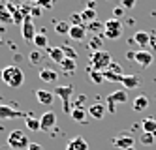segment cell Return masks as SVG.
I'll return each mask as SVG.
<instances>
[{
  "label": "cell",
  "instance_id": "1",
  "mask_svg": "<svg viewBox=\"0 0 156 150\" xmlns=\"http://www.w3.org/2000/svg\"><path fill=\"white\" fill-rule=\"evenodd\" d=\"M2 81L12 88H19L25 83V73L17 66H6L2 70Z\"/></svg>",
  "mask_w": 156,
  "mask_h": 150
},
{
  "label": "cell",
  "instance_id": "2",
  "mask_svg": "<svg viewBox=\"0 0 156 150\" xmlns=\"http://www.w3.org/2000/svg\"><path fill=\"white\" fill-rule=\"evenodd\" d=\"M113 58H111V54L104 49L100 51H94L90 54V70H96V72H105L107 68L111 66Z\"/></svg>",
  "mask_w": 156,
  "mask_h": 150
},
{
  "label": "cell",
  "instance_id": "3",
  "mask_svg": "<svg viewBox=\"0 0 156 150\" xmlns=\"http://www.w3.org/2000/svg\"><path fill=\"white\" fill-rule=\"evenodd\" d=\"M28 145H30L28 135H27L23 130H13V131H9V135H8V146H9V148H13V150H27Z\"/></svg>",
  "mask_w": 156,
  "mask_h": 150
},
{
  "label": "cell",
  "instance_id": "4",
  "mask_svg": "<svg viewBox=\"0 0 156 150\" xmlns=\"http://www.w3.org/2000/svg\"><path fill=\"white\" fill-rule=\"evenodd\" d=\"M126 101H128V92H126V90H115L113 94H109L107 99H105L107 111H109V113H115V111H117L115 105H119V103H126Z\"/></svg>",
  "mask_w": 156,
  "mask_h": 150
},
{
  "label": "cell",
  "instance_id": "5",
  "mask_svg": "<svg viewBox=\"0 0 156 150\" xmlns=\"http://www.w3.org/2000/svg\"><path fill=\"white\" fill-rule=\"evenodd\" d=\"M55 96H58L60 99H62V103H64V111L66 113H72V109H70V99H72V96H73V86H57L55 88Z\"/></svg>",
  "mask_w": 156,
  "mask_h": 150
},
{
  "label": "cell",
  "instance_id": "6",
  "mask_svg": "<svg viewBox=\"0 0 156 150\" xmlns=\"http://www.w3.org/2000/svg\"><path fill=\"white\" fill-rule=\"evenodd\" d=\"M28 114L23 111H17L9 105H0V120H12V118H27Z\"/></svg>",
  "mask_w": 156,
  "mask_h": 150
},
{
  "label": "cell",
  "instance_id": "7",
  "mask_svg": "<svg viewBox=\"0 0 156 150\" xmlns=\"http://www.w3.org/2000/svg\"><path fill=\"white\" fill-rule=\"evenodd\" d=\"M133 145H136V139H133L130 133H120L117 139L113 141V146H115V148H120V150L133 148Z\"/></svg>",
  "mask_w": 156,
  "mask_h": 150
},
{
  "label": "cell",
  "instance_id": "8",
  "mask_svg": "<svg viewBox=\"0 0 156 150\" xmlns=\"http://www.w3.org/2000/svg\"><path fill=\"white\" fill-rule=\"evenodd\" d=\"M55 124H57V114H55L53 111H47V113H43L41 117H40V126H41L43 131L53 130Z\"/></svg>",
  "mask_w": 156,
  "mask_h": 150
},
{
  "label": "cell",
  "instance_id": "9",
  "mask_svg": "<svg viewBox=\"0 0 156 150\" xmlns=\"http://www.w3.org/2000/svg\"><path fill=\"white\" fill-rule=\"evenodd\" d=\"M68 36L75 41H83L87 38V26L85 25H72L70 32H68Z\"/></svg>",
  "mask_w": 156,
  "mask_h": 150
},
{
  "label": "cell",
  "instance_id": "10",
  "mask_svg": "<svg viewBox=\"0 0 156 150\" xmlns=\"http://www.w3.org/2000/svg\"><path fill=\"white\" fill-rule=\"evenodd\" d=\"M36 99L41 103V105H53L55 92H51V90H43V88H38V90H36Z\"/></svg>",
  "mask_w": 156,
  "mask_h": 150
},
{
  "label": "cell",
  "instance_id": "11",
  "mask_svg": "<svg viewBox=\"0 0 156 150\" xmlns=\"http://www.w3.org/2000/svg\"><path fill=\"white\" fill-rule=\"evenodd\" d=\"M23 38L28 41V40H34L36 38V28H34V25H32V19L27 15L25 17V21H23Z\"/></svg>",
  "mask_w": 156,
  "mask_h": 150
},
{
  "label": "cell",
  "instance_id": "12",
  "mask_svg": "<svg viewBox=\"0 0 156 150\" xmlns=\"http://www.w3.org/2000/svg\"><path fill=\"white\" fill-rule=\"evenodd\" d=\"M133 60H136L139 66L147 68V66L152 64V54L149 51H145V49H139V51H136V58H133Z\"/></svg>",
  "mask_w": 156,
  "mask_h": 150
},
{
  "label": "cell",
  "instance_id": "13",
  "mask_svg": "<svg viewBox=\"0 0 156 150\" xmlns=\"http://www.w3.org/2000/svg\"><path fill=\"white\" fill-rule=\"evenodd\" d=\"M133 41H136L141 49H145V47H149V43H151V34L145 32V30H137L133 34Z\"/></svg>",
  "mask_w": 156,
  "mask_h": 150
},
{
  "label": "cell",
  "instance_id": "14",
  "mask_svg": "<svg viewBox=\"0 0 156 150\" xmlns=\"http://www.w3.org/2000/svg\"><path fill=\"white\" fill-rule=\"evenodd\" d=\"M105 113H107V109H105L104 103H94V105L88 107V114H90L92 118H96V120H102L105 117Z\"/></svg>",
  "mask_w": 156,
  "mask_h": 150
},
{
  "label": "cell",
  "instance_id": "15",
  "mask_svg": "<svg viewBox=\"0 0 156 150\" xmlns=\"http://www.w3.org/2000/svg\"><path fill=\"white\" fill-rule=\"evenodd\" d=\"M66 150H88V143L83 139V137H73V139L66 145Z\"/></svg>",
  "mask_w": 156,
  "mask_h": 150
},
{
  "label": "cell",
  "instance_id": "16",
  "mask_svg": "<svg viewBox=\"0 0 156 150\" xmlns=\"http://www.w3.org/2000/svg\"><path fill=\"white\" fill-rule=\"evenodd\" d=\"M141 85V81L137 75H124L122 77V86H124V90H132V88H137Z\"/></svg>",
  "mask_w": 156,
  "mask_h": 150
},
{
  "label": "cell",
  "instance_id": "17",
  "mask_svg": "<svg viewBox=\"0 0 156 150\" xmlns=\"http://www.w3.org/2000/svg\"><path fill=\"white\" fill-rule=\"evenodd\" d=\"M12 21H13V13L9 9V6L0 2V23H12Z\"/></svg>",
  "mask_w": 156,
  "mask_h": 150
},
{
  "label": "cell",
  "instance_id": "18",
  "mask_svg": "<svg viewBox=\"0 0 156 150\" xmlns=\"http://www.w3.org/2000/svg\"><path fill=\"white\" fill-rule=\"evenodd\" d=\"M47 53H49V56H51V60L57 62V64H60V62L66 58L62 47H47Z\"/></svg>",
  "mask_w": 156,
  "mask_h": 150
},
{
  "label": "cell",
  "instance_id": "19",
  "mask_svg": "<svg viewBox=\"0 0 156 150\" xmlns=\"http://www.w3.org/2000/svg\"><path fill=\"white\" fill-rule=\"evenodd\" d=\"M43 83H55L58 79V73L53 72V70H40V75H38Z\"/></svg>",
  "mask_w": 156,
  "mask_h": 150
},
{
  "label": "cell",
  "instance_id": "20",
  "mask_svg": "<svg viewBox=\"0 0 156 150\" xmlns=\"http://www.w3.org/2000/svg\"><path fill=\"white\" fill-rule=\"evenodd\" d=\"M141 128H143V133H152L156 137V120L154 118H145L141 122Z\"/></svg>",
  "mask_w": 156,
  "mask_h": 150
},
{
  "label": "cell",
  "instance_id": "21",
  "mask_svg": "<svg viewBox=\"0 0 156 150\" xmlns=\"http://www.w3.org/2000/svg\"><path fill=\"white\" fill-rule=\"evenodd\" d=\"M149 107V98L147 96H137L136 99H133V111H145Z\"/></svg>",
  "mask_w": 156,
  "mask_h": 150
},
{
  "label": "cell",
  "instance_id": "22",
  "mask_svg": "<svg viewBox=\"0 0 156 150\" xmlns=\"http://www.w3.org/2000/svg\"><path fill=\"white\" fill-rule=\"evenodd\" d=\"M70 117H72L75 122H83V120H85V117H87V111H85L81 105H77V107H73V109H72Z\"/></svg>",
  "mask_w": 156,
  "mask_h": 150
},
{
  "label": "cell",
  "instance_id": "23",
  "mask_svg": "<svg viewBox=\"0 0 156 150\" xmlns=\"http://www.w3.org/2000/svg\"><path fill=\"white\" fill-rule=\"evenodd\" d=\"M34 41V45H36V49H47V45H49V41H47V36L43 32H40V34H36V38L32 40Z\"/></svg>",
  "mask_w": 156,
  "mask_h": 150
},
{
  "label": "cell",
  "instance_id": "24",
  "mask_svg": "<svg viewBox=\"0 0 156 150\" xmlns=\"http://www.w3.org/2000/svg\"><path fill=\"white\" fill-rule=\"evenodd\" d=\"M81 19H83V23H92V21H96V11L92 8H85L81 11Z\"/></svg>",
  "mask_w": 156,
  "mask_h": 150
},
{
  "label": "cell",
  "instance_id": "25",
  "mask_svg": "<svg viewBox=\"0 0 156 150\" xmlns=\"http://www.w3.org/2000/svg\"><path fill=\"white\" fill-rule=\"evenodd\" d=\"M25 124H27V128H28L30 131H38V130H41V126H40V118L27 117V118H25Z\"/></svg>",
  "mask_w": 156,
  "mask_h": 150
},
{
  "label": "cell",
  "instance_id": "26",
  "mask_svg": "<svg viewBox=\"0 0 156 150\" xmlns=\"http://www.w3.org/2000/svg\"><path fill=\"white\" fill-rule=\"evenodd\" d=\"M104 26H105L104 30H122L120 21H119V19H115V17H113V19H107V21L104 23Z\"/></svg>",
  "mask_w": 156,
  "mask_h": 150
},
{
  "label": "cell",
  "instance_id": "27",
  "mask_svg": "<svg viewBox=\"0 0 156 150\" xmlns=\"http://www.w3.org/2000/svg\"><path fill=\"white\" fill-rule=\"evenodd\" d=\"M60 68H62L64 72H75L77 60H73V58H64V60L60 62Z\"/></svg>",
  "mask_w": 156,
  "mask_h": 150
},
{
  "label": "cell",
  "instance_id": "28",
  "mask_svg": "<svg viewBox=\"0 0 156 150\" xmlns=\"http://www.w3.org/2000/svg\"><path fill=\"white\" fill-rule=\"evenodd\" d=\"M70 28H72V25H68L66 21H60V23L55 25V32H57V34H68Z\"/></svg>",
  "mask_w": 156,
  "mask_h": 150
},
{
  "label": "cell",
  "instance_id": "29",
  "mask_svg": "<svg viewBox=\"0 0 156 150\" xmlns=\"http://www.w3.org/2000/svg\"><path fill=\"white\" fill-rule=\"evenodd\" d=\"M90 79L94 81L96 85H100V83H104V72H96V70H90Z\"/></svg>",
  "mask_w": 156,
  "mask_h": 150
},
{
  "label": "cell",
  "instance_id": "30",
  "mask_svg": "<svg viewBox=\"0 0 156 150\" xmlns=\"http://www.w3.org/2000/svg\"><path fill=\"white\" fill-rule=\"evenodd\" d=\"M28 58H30V62H32V64H40V62H41V58H43V56H41L40 49H34V51H32V53L28 54Z\"/></svg>",
  "mask_w": 156,
  "mask_h": 150
},
{
  "label": "cell",
  "instance_id": "31",
  "mask_svg": "<svg viewBox=\"0 0 156 150\" xmlns=\"http://www.w3.org/2000/svg\"><path fill=\"white\" fill-rule=\"evenodd\" d=\"M104 23H100V21H92V23H88V30H92V32H100V30H104Z\"/></svg>",
  "mask_w": 156,
  "mask_h": 150
},
{
  "label": "cell",
  "instance_id": "32",
  "mask_svg": "<svg viewBox=\"0 0 156 150\" xmlns=\"http://www.w3.org/2000/svg\"><path fill=\"white\" fill-rule=\"evenodd\" d=\"M100 45H102V38H100V36H94V38L90 40V49H92V53H94V51H100Z\"/></svg>",
  "mask_w": 156,
  "mask_h": 150
},
{
  "label": "cell",
  "instance_id": "33",
  "mask_svg": "<svg viewBox=\"0 0 156 150\" xmlns=\"http://www.w3.org/2000/svg\"><path fill=\"white\" fill-rule=\"evenodd\" d=\"M62 51H64V56H66V58H73V60H77V53H75L73 49H70V47H66V45H62Z\"/></svg>",
  "mask_w": 156,
  "mask_h": 150
},
{
  "label": "cell",
  "instance_id": "34",
  "mask_svg": "<svg viewBox=\"0 0 156 150\" xmlns=\"http://www.w3.org/2000/svg\"><path fill=\"white\" fill-rule=\"evenodd\" d=\"M154 139H156V137H154L152 133H143V135H141V143H143V145H152Z\"/></svg>",
  "mask_w": 156,
  "mask_h": 150
},
{
  "label": "cell",
  "instance_id": "35",
  "mask_svg": "<svg viewBox=\"0 0 156 150\" xmlns=\"http://www.w3.org/2000/svg\"><path fill=\"white\" fill-rule=\"evenodd\" d=\"M107 72H111V73H119V75H122V68H120L119 64H115V62H111V66L107 68Z\"/></svg>",
  "mask_w": 156,
  "mask_h": 150
},
{
  "label": "cell",
  "instance_id": "36",
  "mask_svg": "<svg viewBox=\"0 0 156 150\" xmlns=\"http://www.w3.org/2000/svg\"><path fill=\"white\" fill-rule=\"evenodd\" d=\"M136 2H137V0H120V4H122L124 9H132L133 6H136Z\"/></svg>",
  "mask_w": 156,
  "mask_h": 150
},
{
  "label": "cell",
  "instance_id": "37",
  "mask_svg": "<svg viewBox=\"0 0 156 150\" xmlns=\"http://www.w3.org/2000/svg\"><path fill=\"white\" fill-rule=\"evenodd\" d=\"M72 23H73V25H83L81 13H72Z\"/></svg>",
  "mask_w": 156,
  "mask_h": 150
},
{
  "label": "cell",
  "instance_id": "38",
  "mask_svg": "<svg viewBox=\"0 0 156 150\" xmlns=\"http://www.w3.org/2000/svg\"><path fill=\"white\" fill-rule=\"evenodd\" d=\"M113 15H115V19H120L122 15H124V8H122V6L120 8H115L113 9Z\"/></svg>",
  "mask_w": 156,
  "mask_h": 150
},
{
  "label": "cell",
  "instance_id": "39",
  "mask_svg": "<svg viewBox=\"0 0 156 150\" xmlns=\"http://www.w3.org/2000/svg\"><path fill=\"white\" fill-rule=\"evenodd\" d=\"M149 47L156 51V32H152V34H151V43H149Z\"/></svg>",
  "mask_w": 156,
  "mask_h": 150
},
{
  "label": "cell",
  "instance_id": "40",
  "mask_svg": "<svg viewBox=\"0 0 156 150\" xmlns=\"http://www.w3.org/2000/svg\"><path fill=\"white\" fill-rule=\"evenodd\" d=\"M38 4L43 6V8H51L53 6V0H38Z\"/></svg>",
  "mask_w": 156,
  "mask_h": 150
},
{
  "label": "cell",
  "instance_id": "41",
  "mask_svg": "<svg viewBox=\"0 0 156 150\" xmlns=\"http://www.w3.org/2000/svg\"><path fill=\"white\" fill-rule=\"evenodd\" d=\"M27 150H43V146H41V145H38V143H30Z\"/></svg>",
  "mask_w": 156,
  "mask_h": 150
},
{
  "label": "cell",
  "instance_id": "42",
  "mask_svg": "<svg viewBox=\"0 0 156 150\" xmlns=\"http://www.w3.org/2000/svg\"><path fill=\"white\" fill-rule=\"evenodd\" d=\"M0 150H13V148H9V146H2Z\"/></svg>",
  "mask_w": 156,
  "mask_h": 150
},
{
  "label": "cell",
  "instance_id": "43",
  "mask_svg": "<svg viewBox=\"0 0 156 150\" xmlns=\"http://www.w3.org/2000/svg\"><path fill=\"white\" fill-rule=\"evenodd\" d=\"M128 150H136V148H128Z\"/></svg>",
  "mask_w": 156,
  "mask_h": 150
}]
</instances>
